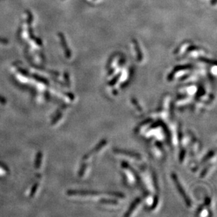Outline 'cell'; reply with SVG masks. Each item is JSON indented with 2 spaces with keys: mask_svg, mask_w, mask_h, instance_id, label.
Listing matches in <instances>:
<instances>
[{
  "mask_svg": "<svg viewBox=\"0 0 217 217\" xmlns=\"http://www.w3.org/2000/svg\"><path fill=\"white\" fill-rule=\"evenodd\" d=\"M200 61H203V62H205V63H214L215 65V62L214 61H212V60H209V59H208V58H204V57H200Z\"/></svg>",
  "mask_w": 217,
  "mask_h": 217,
  "instance_id": "obj_4",
  "label": "cell"
},
{
  "mask_svg": "<svg viewBox=\"0 0 217 217\" xmlns=\"http://www.w3.org/2000/svg\"><path fill=\"white\" fill-rule=\"evenodd\" d=\"M211 3H212V4H211L215 5L216 4V0H212V1H211Z\"/></svg>",
  "mask_w": 217,
  "mask_h": 217,
  "instance_id": "obj_5",
  "label": "cell"
},
{
  "mask_svg": "<svg viewBox=\"0 0 217 217\" xmlns=\"http://www.w3.org/2000/svg\"><path fill=\"white\" fill-rule=\"evenodd\" d=\"M59 37L61 38V42H62V45L63 46V48H64V50L66 51V56L67 57H70V52L69 51V49H68V47H67V44H66V41L65 40V37H64V36L63 35V34H59Z\"/></svg>",
  "mask_w": 217,
  "mask_h": 217,
  "instance_id": "obj_3",
  "label": "cell"
},
{
  "mask_svg": "<svg viewBox=\"0 0 217 217\" xmlns=\"http://www.w3.org/2000/svg\"><path fill=\"white\" fill-rule=\"evenodd\" d=\"M132 42L134 43V47H135V49H136V54H137L138 61H141L143 59V56H142L141 51H140V46H139V43H138L137 41L135 39L132 40Z\"/></svg>",
  "mask_w": 217,
  "mask_h": 217,
  "instance_id": "obj_2",
  "label": "cell"
},
{
  "mask_svg": "<svg viewBox=\"0 0 217 217\" xmlns=\"http://www.w3.org/2000/svg\"><path fill=\"white\" fill-rule=\"evenodd\" d=\"M173 178H174V181H175L176 185H177V188H178V190H179V191H180V193L181 194V195L183 196V198L185 199V201H186V204H187L188 205H190V200H188V198H187L186 194V193H185L184 190L182 189V187H181L180 183L178 182V181L177 180V178L176 177V176H175L174 174L173 175Z\"/></svg>",
  "mask_w": 217,
  "mask_h": 217,
  "instance_id": "obj_1",
  "label": "cell"
}]
</instances>
